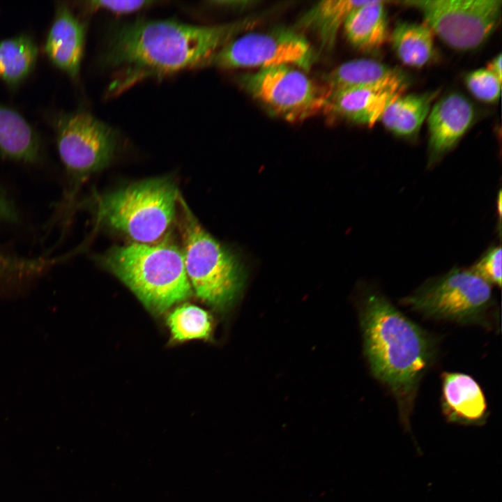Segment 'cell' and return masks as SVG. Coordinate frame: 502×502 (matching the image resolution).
Returning a JSON list of instances; mask_svg holds the SVG:
<instances>
[{"label": "cell", "instance_id": "obj_1", "mask_svg": "<svg viewBox=\"0 0 502 502\" xmlns=\"http://www.w3.org/2000/svg\"><path fill=\"white\" fill-rule=\"evenodd\" d=\"M254 21L210 26L174 20H137L112 30L101 63L120 70L110 91L122 92L149 77H161L185 69L204 67L206 61Z\"/></svg>", "mask_w": 502, "mask_h": 502}, {"label": "cell", "instance_id": "obj_2", "mask_svg": "<svg viewBox=\"0 0 502 502\" xmlns=\"http://www.w3.org/2000/svg\"><path fill=\"white\" fill-rule=\"evenodd\" d=\"M360 325L370 370L394 395L402 424L409 430L419 383L434 358V340L378 293L365 299Z\"/></svg>", "mask_w": 502, "mask_h": 502}, {"label": "cell", "instance_id": "obj_3", "mask_svg": "<svg viewBox=\"0 0 502 502\" xmlns=\"http://www.w3.org/2000/svg\"><path fill=\"white\" fill-rule=\"evenodd\" d=\"M100 261L153 312H162L192 294L183 253L172 244L115 246Z\"/></svg>", "mask_w": 502, "mask_h": 502}, {"label": "cell", "instance_id": "obj_4", "mask_svg": "<svg viewBox=\"0 0 502 502\" xmlns=\"http://www.w3.org/2000/svg\"><path fill=\"white\" fill-rule=\"evenodd\" d=\"M179 197L176 185L167 178L132 183L98 200V223L127 235L135 243L153 244L172 224Z\"/></svg>", "mask_w": 502, "mask_h": 502}, {"label": "cell", "instance_id": "obj_5", "mask_svg": "<svg viewBox=\"0 0 502 502\" xmlns=\"http://www.w3.org/2000/svg\"><path fill=\"white\" fill-rule=\"evenodd\" d=\"M182 252L185 268L196 295L216 310L224 311L240 295L245 282L238 259L199 224L180 196Z\"/></svg>", "mask_w": 502, "mask_h": 502}, {"label": "cell", "instance_id": "obj_6", "mask_svg": "<svg viewBox=\"0 0 502 502\" xmlns=\"http://www.w3.org/2000/svg\"><path fill=\"white\" fill-rule=\"evenodd\" d=\"M493 302L489 284L457 268L427 280L402 301L425 317L462 324L481 322Z\"/></svg>", "mask_w": 502, "mask_h": 502}, {"label": "cell", "instance_id": "obj_7", "mask_svg": "<svg viewBox=\"0 0 502 502\" xmlns=\"http://www.w3.org/2000/svg\"><path fill=\"white\" fill-rule=\"evenodd\" d=\"M59 153L69 178L63 207L91 174L106 167L116 151L117 136L107 124L86 112L63 115L56 129Z\"/></svg>", "mask_w": 502, "mask_h": 502}, {"label": "cell", "instance_id": "obj_8", "mask_svg": "<svg viewBox=\"0 0 502 502\" xmlns=\"http://www.w3.org/2000/svg\"><path fill=\"white\" fill-rule=\"evenodd\" d=\"M239 84L273 114L299 121L326 112L328 91L291 66L259 69L239 77Z\"/></svg>", "mask_w": 502, "mask_h": 502}, {"label": "cell", "instance_id": "obj_9", "mask_svg": "<svg viewBox=\"0 0 502 502\" xmlns=\"http://www.w3.org/2000/svg\"><path fill=\"white\" fill-rule=\"evenodd\" d=\"M404 3L418 9L425 24L446 44L466 51L481 45L496 29L501 0H418Z\"/></svg>", "mask_w": 502, "mask_h": 502}, {"label": "cell", "instance_id": "obj_10", "mask_svg": "<svg viewBox=\"0 0 502 502\" xmlns=\"http://www.w3.org/2000/svg\"><path fill=\"white\" fill-rule=\"evenodd\" d=\"M314 51L301 33L287 29L253 32L234 38L215 53L204 67L222 69L296 66L309 70Z\"/></svg>", "mask_w": 502, "mask_h": 502}, {"label": "cell", "instance_id": "obj_11", "mask_svg": "<svg viewBox=\"0 0 502 502\" xmlns=\"http://www.w3.org/2000/svg\"><path fill=\"white\" fill-rule=\"evenodd\" d=\"M429 165L452 149L473 125L476 110L466 97L452 92L436 102L427 116Z\"/></svg>", "mask_w": 502, "mask_h": 502}, {"label": "cell", "instance_id": "obj_12", "mask_svg": "<svg viewBox=\"0 0 502 502\" xmlns=\"http://www.w3.org/2000/svg\"><path fill=\"white\" fill-rule=\"evenodd\" d=\"M408 85L357 87L328 92L326 112L371 127L379 121L388 105L403 94Z\"/></svg>", "mask_w": 502, "mask_h": 502}, {"label": "cell", "instance_id": "obj_13", "mask_svg": "<svg viewBox=\"0 0 502 502\" xmlns=\"http://www.w3.org/2000/svg\"><path fill=\"white\" fill-rule=\"evenodd\" d=\"M441 379V409L447 421L464 425L485 423L487 405L478 382L459 372H443Z\"/></svg>", "mask_w": 502, "mask_h": 502}, {"label": "cell", "instance_id": "obj_14", "mask_svg": "<svg viewBox=\"0 0 502 502\" xmlns=\"http://www.w3.org/2000/svg\"><path fill=\"white\" fill-rule=\"evenodd\" d=\"M85 26L69 8L58 6L45 50L50 61L70 77H77L83 56Z\"/></svg>", "mask_w": 502, "mask_h": 502}, {"label": "cell", "instance_id": "obj_15", "mask_svg": "<svg viewBox=\"0 0 502 502\" xmlns=\"http://www.w3.org/2000/svg\"><path fill=\"white\" fill-rule=\"evenodd\" d=\"M324 81L328 93L350 88L409 84L408 77L401 70L370 59L343 63L327 74Z\"/></svg>", "mask_w": 502, "mask_h": 502}, {"label": "cell", "instance_id": "obj_16", "mask_svg": "<svg viewBox=\"0 0 502 502\" xmlns=\"http://www.w3.org/2000/svg\"><path fill=\"white\" fill-rule=\"evenodd\" d=\"M343 28L347 40L355 47L370 52L380 48L388 38L387 15L383 1H368L354 9Z\"/></svg>", "mask_w": 502, "mask_h": 502}, {"label": "cell", "instance_id": "obj_17", "mask_svg": "<svg viewBox=\"0 0 502 502\" xmlns=\"http://www.w3.org/2000/svg\"><path fill=\"white\" fill-rule=\"evenodd\" d=\"M438 94V91L402 94L388 105L379 121L395 135L413 139L418 134Z\"/></svg>", "mask_w": 502, "mask_h": 502}, {"label": "cell", "instance_id": "obj_18", "mask_svg": "<svg viewBox=\"0 0 502 502\" xmlns=\"http://www.w3.org/2000/svg\"><path fill=\"white\" fill-rule=\"evenodd\" d=\"M368 1L326 0L312 6L297 22L299 29L315 34L323 48L332 49L349 14Z\"/></svg>", "mask_w": 502, "mask_h": 502}, {"label": "cell", "instance_id": "obj_19", "mask_svg": "<svg viewBox=\"0 0 502 502\" xmlns=\"http://www.w3.org/2000/svg\"><path fill=\"white\" fill-rule=\"evenodd\" d=\"M390 41L396 56L406 66L421 68L436 57L434 33L426 24L397 22Z\"/></svg>", "mask_w": 502, "mask_h": 502}, {"label": "cell", "instance_id": "obj_20", "mask_svg": "<svg viewBox=\"0 0 502 502\" xmlns=\"http://www.w3.org/2000/svg\"><path fill=\"white\" fill-rule=\"evenodd\" d=\"M0 156L24 162H34L39 157L34 130L20 114L1 105Z\"/></svg>", "mask_w": 502, "mask_h": 502}, {"label": "cell", "instance_id": "obj_21", "mask_svg": "<svg viewBox=\"0 0 502 502\" xmlns=\"http://www.w3.org/2000/svg\"><path fill=\"white\" fill-rule=\"evenodd\" d=\"M37 56V47L27 36L1 41L0 77L10 85L20 83L33 70Z\"/></svg>", "mask_w": 502, "mask_h": 502}, {"label": "cell", "instance_id": "obj_22", "mask_svg": "<svg viewBox=\"0 0 502 502\" xmlns=\"http://www.w3.org/2000/svg\"><path fill=\"white\" fill-rule=\"evenodd\" d=\"M167 323L173 339L179 342L207 339L212 330L208 313L191 304H183L174 309L169 314Z\"/></svg>", "mask_w": 502, "mask_h": 502}, {"label": "cell", "instance_id": "obj_23", "mask_svg": "<svg viewBox=\"0 0 502 502\" xmlns=\"http://www.w3.org/2000/svg\"><path fill=\"white\" fill-rule=\"evenodd\" d=\"M464 83L470 93L478 100L492 103L501 93V80L487 68H479L467 73Z\"/></svg>", "mask_w": 502, "mask_h": 502}, {"label": "cell", "instance_id": "obj_24", "mask_svg": "<svg viewBox=\"0 0 502 502\" xmlns=\"http://www.w3.org/2000/svg\"><path fill=\"white\" fill-rule=\"evenodd\" d=\"M47 259H24L0 253V280L34 274L49 267Z\"/></svg>", "mask_w": 502, "mask_h": 502}, {"label": "cell", "instance_id": "obj_25", "mask_svg": "<svg viewBox=\"0 0 502 502\" xmlns=\"http://www.w3.org/2000/svg\"><path fill=\"white\" fill-rule=\"evenodd\" d=\"M501 246L490 248L470 269L490 285L501 286Z\"/></svg>", "mask_w": 502, "mask_h": 502}, {"label": "cell", "instance_id": "obj_26", "mask_svg": "<svg viewBox=\"0 0 502 502\" xmlns=\"http://www.w3.org/2000/svg\"><path fill=\"white\" fill-rule=\"evenodd\" d=\"M155 3L153 1H91L87 2V6L91 10L101 9L123 15L135 13Z\"/></svg>", "mask_w": 502, "mask_h": 502}, {"label": "cell", "instance_id": "obj_27", "mask_svg": "<svg viewBox=\"0 0 502 502\" xmlns=\"http://www.w3.org/2000/svg\"><path fill=\"white\" fill-rule=\"evenodd\" d=\"M17 218V214L14 206L0 190V220L14 221Z\"/></svg>", "mask_w": 502, "mask_h": 502}, {"label": "cell", "instance_id": "obj_28", "mask_svg": "<svg viewBox=\"0 0 502 502\" xmlns=\"http://www.w3.org/2000/svg\"><path fill=\"white\" fill-rule=\"evenodd\" d=\"M502 55L499 54L492 59L487 66V69L501 80L502 77Z\"/></svg>", "mask_w": 502, "mask_h": 502}, {"label": "cell", "instance_id": "obj_29", "mask_svg": "<svg viewBox=\"0 0 502 502\" xmlns=\"http://www.w3.org/2000/svg\"><path fill=\"white\" fill-rule=\"evenodd\" d=\"M238 1H214L213 3H215L218 6H229V7H234V8H241V7H246L249 6L248 4H252V3H255L254 1H240L237 3Z\"/></svg>", "mask_w": 502, "mask_h": 502}, {"label": "cell", "instance_id": "obj_30", "mask_svg": "<svg viewBox=\"0 0 502 502\" xmlns=\"http://www.w3.org/2000/svg\"><path fill=\"white\" fill-rule=\"evenodd\" d=\"M496 200H497L496 201L497 211H498L499 215L501 216V191H499V196H498V198Z\"/></svg>", "mask_w": 502, "mask_h": 502}]
</instances>
